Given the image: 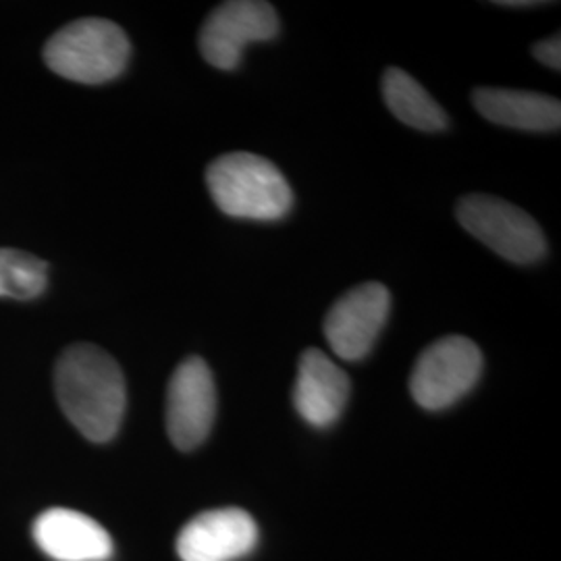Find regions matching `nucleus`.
Listing matches in <instances>:
<instances>
[{"label":"nucleus","mask_w":561,"mask_h":561,"mask_svg":"<svg viewBox=\"0 0 561 561\" xmlns=\"http://www.w3.org/2000/svg\"><path fill=\"white\" fill-rule=\"evenodd\" d=\"M55 391L62 414L94 443L119 433L127 391L117 360L92 343H76L60 354Z\"/></svg>","instance_id":"obj_1"},{"label":"nucleus","mask_w":561,"mask_h":561,"mask_svg":"<svg viewBox=\"0 0 561 561\" xmlns=\"http://www.w3.org/2000/svg\"><path fill=\"white\" fill-rule=\"evenodd\" d=\"M206 185L217 208L233 219L280 221L294 206L285 175L268 159L252 152H229L210 162Z\"/></svg>","instance_id":"obj_2"},{"label":"nucleus","mask_w":561,"mask_h":561,"mask_svg":"<svg viewBox=\"0 0 561 561\" xmlns=\"http://www.w3.org/2000/svg\"><path fill=\"white\" fill-rule=\"evenodd\" d=\"M129 55L127 34L108 20L73 21L44 46V60L57 76L90 85L119 78Z\"/></svg>","instance_id":"obj_3"},{"label":"nucleus","mask_w":561,"mask_h":561,"mask_svg":"<svg viewBox=\"0 0 561 561\" xmlns=\"http://www.w3.org/2000/svg\"><path fill=\"white\" fill-rule=\"evenodd\" d=\"M461 227L514 264H535L547 254L539 222L518 206L486 194H468L456 208Z\"/></svg>","instance_id":"obj_4"},{"label":"nucleus","mask_w":561,"mask_h":561,"mask_svg":"<svg viewBox=\"0 0 561 561\" xmlns=\"http://www.w3.org/2000/svg\"><path fill=\"white\" fill-rule=\"evenodd\" d=\"M481 375L479 345L461 335H447L433 341L419 356L410 377V393L424 410L439 412L468 396Z\"/></svg>","instance_id":"obj_5"},{"label":"nucleus","mask_w":561,"mask_h":561,"mask_svg":"<svg viewBox=\"0 0 561 561\" xmlns=\"http://www.w3.org/2000/svg\"><path fill=\"white\" fill-rule=\"evenodd\" d=\"M279 30V15L273 4L262 0H229L204 20L198 46L208 65L233 71L240 67L248 44L275 41Z\"/></svg>","instance_id":"obj_6"},{"label":"nucleus","mask_w":561,"mask_h":561,"mask_svg":"<svg viewBox=\"0 0 561 561\" xmlns=\"http://www.w3.org/2000/svg\"><path fill=\"white\" fill-rule=\"evenodd\" d=\"M391 310L389 289L377 283H362L343 294L324 319V337L333 354L347 362H360L379 340Z\"/></svg>","instance_id":"obj_7"},{"label":"nucleus","mask_w":561,"mask_h":561,"mask_svg":"<svg viewBox=\"0 0 561 561\" xmlns=\"http://www.w3.org/2000/svg\"><path fill=\"white\" fill-rule=\"evenodd\" d=\"M217 416V387L208 364L190 356L175 368L167 389V433L180 451L208 439Z\"/></svg>","instance_id":"obj_8"},{"label":"nucleus","mask_w":561,"mask_h":561,"mask_svg":"<svg viewBox=\"0 0 561 561\" xmlns=\"http://www.w3.org/2000/svg\"><path fill=\"white\" fill-rule=\"evenodd\" d=\"M259 542L256 520L241 507L202 512L181 528V561H238Z\"/></svg>","instance_id":"obj_9"},{"label":"nucleus","mask_w":561,"mask_h":561,"mask_svg":"<svg viewBox=\"0 0 561 561\" xmlns=\"http://www.w3.org/2000/svg\"><path fill=\"white\" fill-rule=\"evenodd\" d=\"M350 391V377L324 352L310 347L301 354L294 385V405L301 421L314 428L335 424L347 405Z\"/></svg>","instance_id":"obj_10"},{"label":"nucleus","mask_w":561,"mask_h":561,"mask_svg":"<svg viewBox=\"0 0 561 561\" xmlns=\"http://www.w3.org/2000/svg\"><path fill=\"white\" fill-rule=\"evenodd\" d=\"M34 541L55 561H108L113 556V539L104 526L67 507L42 512L34 522Z\"/></svg>","instance_id":"obj_11"},{"label":"nucleus","mask_w":561,"mask_h":561,"mask_svg":"<svg viewBox=\"0 0 561 561\" xmlns=\"http://www.w3.org/2000/svg\"><path fill=\"white\" fill-rule=\"evenodd\" d=\"M472 102L482 117L520 131H560L561 102L553 96L505 88H477Z\"/></svg>","instance_id":"obj_12"},{"label":"nucleus","mask_w":561,"mask_h":561,"mask_svg":"<svg viewBox=\"0 0 561 561\" xmlns=\"http://www.w3.org/2000/svg\"><path fill=\"white\" fill-rule=\"evenodd\" d=\"M382 101L403 123L421 131H443L449 127V117L419 81L398 67L385 69L381 81Z\"/></svg>","instance_id":"obj_13"},{"label":"nucleus","mask_w":561,"mask_h":561,"mask_svg":"<svg viewBox=\"0 0 561 561\" xmlns=\"http://www.w3.org/2000/svg\"><path fill=\"white\" fill-rule=\"evenodd\" d=\"M48 283V264L20 250H0V298L32 300Z\"/></svg>","instance_id":"obj_14"},{"label":"nucleus","mask_w":561,"mask_h":561,"mask_svg":"<svg viewBox=\"0 0 561 561\" xmlns=\"http://www.w3.org/2000/svg\"><path fill=\"white\" fill-rule=\"evenodd\" d=\"M533 55H535V59L539 60L541 65L545 67H549V69H556V71H560L561 69V36L560 34H556V36H551V38H547V41L537 42L535 46H533Z\"/></svg>","instance_id":"obj_15"},{"label":"nucleus","mask_w":561,"mask_h":561,"mask_svg":"<svg viewBox=\"0 0 561 561\" xmlns=\"http://www.w3.org/2000/svg\"><path fill=\"white\" fill-rule=\"evenodd\" d=\"M495 4H502V7H539L542 2H535V0H502V2H495Z\"/></svg>","instance_id":"obj_16"}]
</instances>
